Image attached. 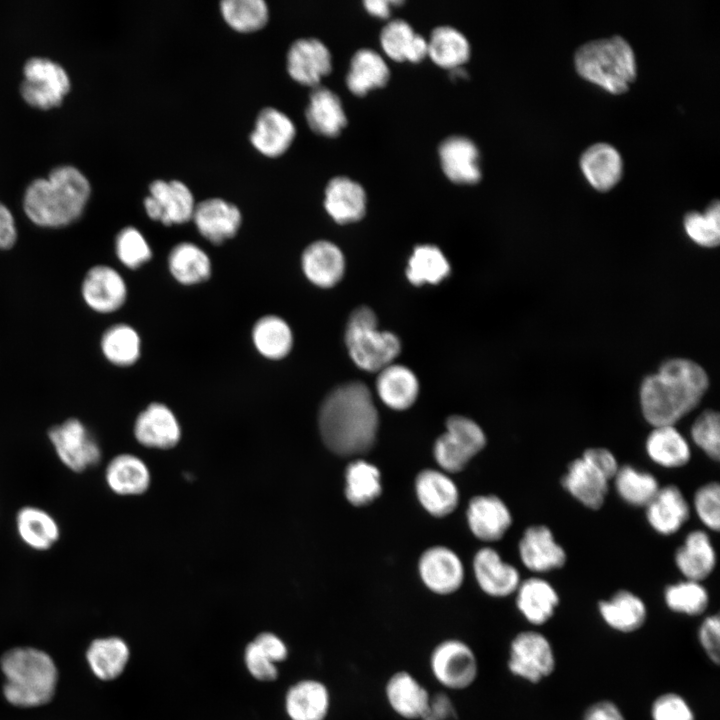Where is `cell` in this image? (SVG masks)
Instances as JSON below:
<instances>
[{
    "label": "cell",
    "mask_w": 720,
    "mask_h": 720,
    "mask_svg": "<svg viewBox=\"0 0 720 720\" xmlns=\"http://www.w3.org/2000/svg\"><path fill=\"white\" fill-rule=\"evenodd\" d=\"M244 662L248 672L259 681H273L278 676L276 664L253 641L245 648Z\"/></svg>",
    "instance_id": "56"
},
{
    "label": "cell",
    "mask_w": 720,
    "mask_h": 720,
    "mask_svg": "<svg viewBox=\"0 0 720 720\" xmlns=\"http://www.w3.org/2000/svg\"><path fill=\"white\" fill-rule=\"evenodd\" d=\"M325 445L341 456L368 452L378 430V412L369 388L360 381L341 384L323 400L318 416Z\"/></svg>",
    "instance_id": "1"
},
{
    "label": "cell",
    "mask_w": 720,
    "mask_h": 720,
    "mask_svg": "<svg viewBox=\"0 0 720 720\" xmlns=\"http://www.w3.org/2000/svg\"><path fill=\"white\" fill-rule=\"evenodd\" d=\"M253 642L275 664L288 657V648L284 641L271 632H263L256 636Z\"/></svg>",
    "instance_id": "60"
},
{
    "label": "cell",
    "mask_w": 720,
    "mask_h": 720,
    "mask_svg": "<svg viewBox=\"0 0 720 720\" xmlns=\"http://www.w3.org/2000/svg\"><path fill=\"white\" fill-rule=\"evenodd\" d=\"M419 574L427 589L441 596L457 592L464 581V569L459 557L443 546L424 551L419 560Z\"/></svg>",
    "instance_id": "14"
},
{
    "label": "cell",
    "mask_w": 720,
    "mask_h": 720,
    "mask_svg": "<svg viewBox=\"0 0 720 720\" xmlns=\"http://www.w3.org/2000/svg\"><path fill=\"white\" fill-rule=\"evenodd\" d=\"M432 692L410 670L393 671L383 685V697L389 710L402 720H422Z\"/></svg>",
    "instance_id": "12"
},
{
    "label": "cell",
    "mask_w": 720,
    "mask_h": 720,
    "mask_svg": "<svg viewBox=\"0 0 720 720\" xmlns=\"http://www.w3.org/2000/svg\"><path fill=\"white\" fill-rule=\"evenodd\" d=\"M134 435L144 446L167 449L178 443L181 429L171 409L162 403L154 402L136 418Z\"/></svg>",
    "instance_id": "22"
},
{
    "label": "cell",
    "mask_w": 720,
    "mask_h": 720,
    "mask_svg": "<svg viewBox=\"0 0 720 720\" xmlns=\"http://www.w3.org/2000/svg\"><path fill=\"white\" fill-rule=\"evenodd\" d=\"M305 116L310 129L326 137L338 136L347 123L338 95L319 85L310 93Z\"/></svg>",
    "instance_id": "31"
},
{
    "label": "cell",
    "mask_w": 720,
    "mask_h": 720,
    "mask_svg": "<svg viewBox=\"0 0 720 720\" xmlns=\"http://www.w3.org/2000/svg\"><path fill=\"white\" fill-rule=\"evenodd\" d=\"M345 476V495L352 505H368L381 494L380 472L376 466L358 459L348 465Z\"/></svg>",
    "instance_id": "47"
},
{
    "label": "cell",
    "mask_w": 720,
    "mask_h": 720,
    "mask_svg": "<svg viewBox=\"0 0 720 720\" xmlns=\"http://www.w3.org/2000/svg\"><path fill=\"white\" fill-rule=\"evenodd\" d=\"M69 89V77L59 64L38 57L26 62L21 94L31 106L40 109L58 106Z\"/></svg>",
    "instance_id": "11"
},
{
    "label": "cell",
    "mask_w": 720,
    "mask_h": 720,
    "mask_svg": "<svg viewBox=\"0 0 720 720\" xmlns=\"http://www.w3.org/2000/svg\"><path fill=\"white\" fill-rule=\"evenodd\" d=\"M284 705L290 720H326L331 712L332 694L323 681L305 678L288 688Z\"/></svg>",
    "instance_id": "18"
},
{
    "label": "cell",
    "mask_w": 720,
    "mask_h": 720,
    "mask_svg": "<svg viewBox=\"0 0 720 720\" xmlns=\"http://www.w3.org/2000/svg\"><path fill=\"white\" fill-rule=\"evenodd\" d=\"M664 599L671 611L689 616L702 614L709 603L708 592L701 582L688 579L667 586Z\"/></svg>",
    "instance_id": "50"
},
{
    "label": "cell",
    "mask_w": 720,
    "mask_h": 720,
    "mask_svg": "<svg viewBox=\"0 0 720 720\" xmlns=\"http://www.w3.org/2000/svg\"><path fill=\"white\" fill-rule=\"evenodd\" d=\"M324 207L339 224L356 222L365 215V191L359 183L348 177H334L326 186Z\"/></svg>",
    "instance_id": "28"
},
{
    "label": "cell",
    "mask_w": 720,
    "mask_h": 720,
    "mask_svg": "<svg viewBox=\"0 0 720 720\" xmlns=\"http://www.w3.org/2000/svg\"><path fill=\"white\" fill-rule=\"evenodd\" d=\"M90 185L72 166L55 168L47 179L30 184L24 196L28 218L42 227H63L77 220L89 199Z\"/></svg>",
    "instance_id": "3"
},
{
    "label": "cell",
    "mask_w": 720,
    "mask_h": 720,
    "mask_svg": "<svg viewBox=\"0 0 720 720\" xmlns=\"http://www.w3.org/2000/svg\"><path fill=\"white\" fill-rule=\"evenodd\" d=\"M5 676L3 693L8 702L19 707L48 703L54 696L57 669L52 658L35 648H13L0 660Z\"/></svg>",
    "instance_id": "4"
},
{
    "label": "cell",
    "mask_w": 720,
    "mask_h": 720,
    "mask_svg": "<svg viewBox=\"0 0 720 720\" xmlns=\"http://www.w3.org/2000/svg\"><path fill=\"white\" fill-rule=\"evenodd\" d=\"M574 65L583 79L615 95L628 91L637 75L634 51L618 35L581 45L575 52Z\"/></svg>",
    "instance_id": "5"
},
{
    "label": "cell",
    "mask_w": 720,
    "mask_h": 720,
    "mask_svg": "<svg viewBox=\"0 0 720 720\" xmlns=\"http://www.w3.org/2000/svg\"><path fill=\"white\" fill-rule=\"evenodd\" d=\"M345 343L353 362L369 372H379L392 364L401 350L395 334L378 330L376 314L367 306L358 307L350 314Z\"/></svg>",
    "instance_id": "6"
},
{
    "label": "cell",
    "mask_w": 720,
    "mask_h": 720,
    "mask_svg": "<svg viewBox=\"0 0 720 720\" xmlns=\"http://www.w3.org/2000/svg\"><path fill=\"white\" fill-rule=\"evenodd\" d=\"M485 444V434L476 422L453 415L446 421V432L434 444V457L445 471L460 472Z\"/></svg>",
    "instance_id": "8"
},
{
    "label": "cell",
    "mask_w": 720,
    "mask_h": 720,
    "mask_svg": "<svg viewBox=\"0 0 720 720\" xmlns=\"http://www.w3.org/2000/svg\"><path fill=\"white\" fill-rule=\"evenodd\" d=\"M555 665L552 645L543 634L525 630L510 640L507 669L514 677L536 684L552 674Z\"/></svg>",
    "instance_id": "9"
},
{
    "label": "cell",
    "mask_w": 720,
    "mask_h": 720,
    "mask_svg": "<svg viewBox=\"0 0 720 720\" xmlns=\"http://www.w3.org/2000/svg\"><path fill=\"white\" fill-rule=\"evenodd\" d=\"M608 479L582 457L573 460L562 477V485L582 505L597 510L604 504Z\"/></svg>",
    "instance_id": "29"
},
{
    "label": "cell",
    "mask_w": 720,
    "mask_h": 720,
    "mask_svg": "<svg viewBox=\"0 0 720 720\" xmlns=\"http://www.w3.org/2000/svg\"><path fill=\"white\" fill-rule=\"evenodd\" d=\"M684 228L687 235L700 246H717L720 241L719 201H712L703 213H687L684 217Z\"/></svg>",
    "instance_id": "51"
},
{
    "label": "cell",
    "mask_w": 720,
    "mask_h": 720,
    "mask_svg": "<svg viewBox=\"0 0 720 720\" xmlns=\"http://www.w3.org/2000/svg\"><path fill=\"white\" fill-rule=\"evenodd\" d=\"M613 479L618 495L632 506L646 507L660 488L652 474L631 465L619 467Z\"/></svg>",
    "instance_id": "48"
},
{
    "label": "cell",
    "mask_w": 720,
    "mask_h": 720,
    "mask_svg": "<svg viewBox=\"0 0 720 720\" xmlns=\"http://www.w3.org/2000/svg\"><path fill=\"white\" fill-rule=\"evenodd\" d=\"M376 390L389 408L404 410L416 401L419 383L408 367L392 363L378 372Z\"/></svg>",
    "instance_id": "34"
},
{
    "label": "cell",
    "mask_w": 720,
    "mask_h": 720,
    "mask_svg": "<svg viewBox=\"0 0 720 720\" xmlns=\"http://www.w3.org/2000/svg\"><path fill=\"white\" fill-rule=\"evenodd\" d=\"M220 11L225 22L242 33L262 29L269 18V9L263 0H224Z\"/></svg>",
    "instance_id": "49"
},
{
    "label": "cell",
    "mask_w": 720,
    "mask_h": 720,
    "mask_svg": "<svg viewBox=\"0 0 720 720\" xmlns=\"http://www.w3.org/2000/svg\"><path fill=\"white\" fill-rule=\"evenodd\" d=\"M519 555L524 566L536 573L559 569L567 560L565 550L545 525L526 528L519 542Z\"/></svg>",
    "instance_id": "19"
},
{
    "label": "cell",
    "mask_w": 720,
    "mask_h": 720,
    "mask_svg": "<svg viewBox=\"0 0 720 720\" xmlns=\"http://www.w3.org/2000/svg\"><path fill=\"white\" fill-rule=\"evenodd\" d=\"M380 43L386 55L398 62H420L428 53L427 40L416 34L409 23L400 19L384 26Z\"/></svg>",
    "instance_id": "40"
},
{
    "label": "cell",
    "mask_w": 720,
    "mask_h": 720,
    "mask_svg": "<svg viewBox=\"0 0 720 720\" xmlns=\"http://www.w3.org/2000/svg\"><path fill=\"white\" fill-rule=\"evenodd\" d=\"M473 567L479 588L493 598L510 596L521 582L518 570L504 562L498 552L489 547L476 553Z\"/></svg>",
    "instance_id": "21"
},
{
    "label": "cell",
    "mask_w": 720,
    "mask_h": 720,
    "mask_svg": "<svg viewBox=\"0 0 720 720\" xmlns=\"http://www.w3.org/2000/svg\"><path fill=\"white\" fill-rule=\"evenodd\" d=\"M167 262L173 278L185 286L207 281L212 273L209 255L200 246L188 241L173 246Z\"/></svg>",
    "instance_id": "37"
},
{
    "label": "cell",
    "mask_w": 720,
    "mask_h": 720,
    "mask_svg": "<svg viewBox=\"0 0 720 720\" xmlns=\"http://www.w3.org/2000/svg\"><path fill=\"white\" fill-rule=\"evenodd\" d=\"M17 239L15 221L10 210L0 203V249L11 248Z\"/></svg>",
    "instance_id": "62"
},
{
    "label": "cell",
    "mask_w": 720,
    "mask_h": 720,
    "mask_svg": "<svg viewBox=\"0 0 720 720\" xmlns=\"http://www.w3.org/2000/svg\"><path fill=\"white\" fill-rule=\"evenodd\" d=\"M580 169L589 184L600 192L612 189L623 175V160L618 150L608 143H595L583 151Z\"/></svg>",
    "instance_id": "26"
},
{
    "label": "cell",
    "mask_w": 720,
    "mask_h": 720,
    "mask_svg": "<svg viewBox=\"0 0 720 720\" xmlns=\"http://www.w3.org/2000/svg\"><path fill=\"white\" fill-rule=\"evenodd\" d=\"M515 593L518 611L533 625L546 623L559 604L557 591L548 581L539 577L521 581Z\"/></svg>",
    "instance_id": "32"
},
{
    "label": "cell",
    "mask_w": 720,
    "mask_h": 720,
    "mask_svg": "<svg viewBox=\"0 0 720 720\" xmlns=\"http://www.w3.org/2000/svg\"><path fill=\"white\" fill-rule=\"evenodd\" d=\"M416 493L422 506L433 516L450 514L458 504V490L444 473L426 469L416 477Z\"/></svg>",
    "instance_id": "35"
},
{
    "label": "cell",
    "mask_w": 720,
    "mask_h": 720,
    "mask_svg": "<svg viewBox=\"0 0 720 720\" xmlns=\"http://www.w3.org/2000/svg\"><path fill=\"white\" fill-rule=\"evenodd\" d=\"M694 508L700 521L709 529L720 528V486L717 482L707 483L694 494Z\"/></svg>",
    "instance_id": "54"
},
{
    "label": "cell",
    "mask_w": 720,
    "mask_h": 720,
    "mask_svg": "<svg viewBox=\"0 0 720 720\" xmlns=\"http://www.w3.org/2000/svg\"><path fill=\"white\" fill-rule=\"evenodd\" d=\"M457 709L451 694L444 691L432 692L429 706L422 720H456Z\"/></svg>",
    "instance_id": "59"
},
{
    "label": "cell",
    "mask_w": 720,
    "mask_h": 720,
    "mask_svg": "<svg viewBox=\"0 0 720 720\" xmlns=\"http://www.w3.org/2000/svg\"><path fill=\"white\" fill-rule=\"evenodd\" d=\"M16 531L21 541L30 549L43 552L51 549L60 538L56 519L37 506H23L15 517Z\"/></svg>",
    "instance_id": "30"
},
{
    "label": "cell",
    "mask_w": 720,
    "mask_h": 720,
    "mask_svg": "<svg viewBox=\"0 0 720 720\" xmlns=\"http://www.w3.org/2000/svg\"><path fill=\"white\" fill-rule=\"evenodd\" d=\"M129 647L119 637L94 640L87 650V660L93 673L101 680L120 676L129 660Z\"/></svg>",
    "instance_id": "43"
},
{
    "label": "cell",
    "mask_w": 720,
    "mask_h": 720,
    "mask_svg": "<svg viewBox=\"0 0 720 720\" xmlns=\"http://www.w3.org/2000/svg\"><path fill=\"white\" fill-rule=\"evenodd\" d=\"M251 338L255 349L269 360H281L291 351L293 332L280 316L268 314L254 323Z\"/></svg>",
    "instance_id": "38"
},
{
    "label": "cell",
    "mask_w": 720,
    "mask_h": 720,
    "mask_svg": "<svg viewBox=\"0 0 720 720\" xmlns=\"http://www.w3.org/2000/svg\"><path fill=\"white\" fill-rule=\"evenodd\" d=\"M101 350L112 364L127 367L137 362L141 354V339L138 332L128 324H116L102 335Z\"/></svg>",
    "instance_id": "46"
},
{
    "label": "cell",
    "mask_w": 720,
    "mask_h": 720,
    "mask_svg": "<svg viewBox=\"0 0 720 720\" xmlns=\"http://www.w3.org/2000/svg\"><path fill=\"white\" fill-rule=\"evenodd\" d=\"M49 441L60 462L75 473L96 466L102 457L99 443L76 418H69L48 431Z\"/></svg>",
    "instance_id": "10"
},
{
    "label": "cell",
    "mask_w": 720,
    "mask_h": 720,
    "mask_svg": "<svg viewBox=\"0 0 720 720\" xmlns=\"http://www.w3.org/2000/svg\"><path fill=\"white\" fill-rule=\"evenodd\" d=\"M301 267L305 277L315 286H335L345 272V258L337 245L328 240L309 244L301 255Z\"/></svg>",
    "instance_id": "23"
},
{
    "label": "cell",
    "mask_w": 720,
    "mask_h": 720,
    "mask_svg": "<svg viewBox=\"0 0 720 720\" xmlns=\"http://www.w3.org/2000/svg\"><path fill=\"white\" fill-rule=\"evenodd\" d=\"M105 480L118 495H137L146 491L150 474L146 464L132 454L115 456L106 466Z\"/></svg>",
    "instance_id": "41"
},
{
    "label": "cell",
    "mask_w": 720,
    "mask_h": 720,
    "mask_svg": "<svg viewBox=\"0 0 720 720\" xmlns=\"http://www.w3.org/2000/svg\"><path fill=\"white\" fill-rule=\"evenodd\" d=\"M708 384L705 370L697 363L681 358L666 361L641 384L644 418L653 427L674 425L698 405Z\"/></svg>",
    "instance_id": "2"
},
{
    "label": "cell",
    "mask_w": 720,
    "mask_h": 720,
    "mask_svg": "<svg viewBox=\"0 0 720 720\" xmlns=\"http://www.w3.org/2000/svg\"><path fill=\"white\" fill-rule=\"evenodd\" d=\"M400 1L366 0L363 2L367 12L375 17L387 18L390 14V5L400 4Z\"/></svg>",
    "instance_id": "63"
},
{
    "label": "cell",
    "mask_w": 720,
    "mask_h": 720,
    "mask_svg": "<svg viewBox=\"0 0 720 720\" xmlns=\"http://www.w3.org/2000/svg\"><path fill=\"white\" fill-rule=\"evenodd\" d=\"M582 720H625V717L617 704L601 700L585 710Z\"/></svg>",
    "instance_id": "61"
},
{
    "label": "cell",
    "mask_w": 720,
    "mask_h": 720,
    "mask_svg": "<svg viewBox=\"0 0 720 720\" xmlns=\"http://www.w3.org/2000/svg\"><path fill=\"white\" fill-rule=\"evenodd\" d=\"M295 135V125L285 113L266 107L257 116L250 141L261 154L275 158L288 150Z\"/></svg>",
    "instance_id": "20"
},
{
    "label": "cell",
    "mask_w": 720,
    "mask_h": 720,
    "mask_svg": "<svg viewBox=\"0 0 720 720\" xmlns=\"http://www.w3.org/2000/svg\"><path fill=\"white\" fill-rule=\"evenodd\" d=\"M645 508L648 523L662 535L677 532L690 515L689 504L682 491L672 484L660 487Z\"/></svg>",
    "instance_id": "27"
},
{
    "label": "cell",
    "mask_w": 720,
    "mask_h": 720,
    "mask_svg": "<svg viewBox=\"0 0 720 720\" xmlns=\"http://www.w3.org/2000/svg\"><path fill=\"white\" fill-rule=\"evenodd\" d=\"M698 638L708 658L718 664L720 660V620L718 614L705 618L699 628Z\"/></svg>",
    "instance_id": "57"
},
{
    "label": "cell",
    "mask_w": 720,
    "mask_h": 720,
    "mask_svg": "<svg viewBox=\"0 0 720 720\" xmlns=\"http://www.w3.org/2000/svg\"><path fill=\"white\" fill-rule=\"evenodd\" d=\"M427 44V55L435 64L443 68H458L470 56V46L466 37L450 26L435 28Z\"/></svg>",
    "instance_id": "44"
},
{
    "label": "cell",
    "mask_w": 720,
    "mask_h": 720,
    "mask_svg": "<svg viewBox=\"0 0 720 720\" xmlns=\"http://www.w3.org/2000/svg\"><path fill=\"white\" fill-rule=\"evenodd\" d=\"M85 303L99 313L120 309L127 298V285L121 274L108 265H96L88 270L82 283Z\"/></svg>",
    "instance_id": "15"
},
{
    "label": "cell",
    "mask_w": 720,
    "mask_h": 720,
    "mask_svg": "<svg viewBox=\"0 0 720 720\" xmlns=\"http://www.w3.org/2000/svg\"><path fill=\"white\" fill-rule=\"evenodd\" d=\"M467 520L472 533L487 542L501 539L512 524L510 510L495 495L472 498L467 509Z\"/></svg>",
    "instance_id": "24"
},
{
    "label": "cell",
    "mask_w": 720,
    "mask_h": 720,
    "mask_svg": "<svg viewBox=\"0 0 720 720\" xmlns=\"http://www.w3.org/2000/svg\"><path fill=\"white\" fill-rule=\"evenodd\" d=\"M195 206L191 190L178 180L153 181L144 200L147 215L166 226L192 220Z\"/></svg>",
    "instance_id": "13"
},
{
    "label": "cell",
    "mask_w": 720,
    "mask_h": 720,
    "mask_svg": "<svg viewBox=\"0 0 720 720\" xmlns=\"http://www.w3.org/2000/svg\"><path fill=\"white\" fill-rule=\"evenodd\" d=\"M331 68L329 49L318 39H298L288 50L287 71L294 81L302 85L318 86Z\"/></svg>",
    "instance_id": "17"
},
{
    "label": "cell",
    "mask_w": 720,
    "mask_h": 720,
    "mask_svg": "<svg viewBox=\"0 0 720 720\" xmlns=\"http://www.w3.org/2000/svg\"><path fill=\"white\" fill-rule=\"evenodd\" d=\"M675 563L679 571L688 580L701 582L714 570L716 553L708 534L694 530L675 553Z\"/></svg>",
    "instance_id": "33"
},
{
    "label": "cell",
    "mask_w": 720,
    "mask_h": 720,
    "mask_svg": "<svg viewBox=\"0 0 720 720\" xmlns=\"http://www.w3.org/2000/svg\"><path fill=\"white\" fill-rule=\"evenodd\" d=\"M582 458L608 480L613 479L619 469L614 454L603 447H592L584 451Z\"/></svg>",
    "instance_id": "58"
},
{
    "label": "cell",
    "mask_w": 720,
    "mask_h": 720,
    "mask_svg": "<svg viewBox=\"0 0 720 720\" xmlns=\"http://www.w3.org/2000/svg\"><path fill=\"white\" fill-rule=\"evenodd\" d=\"M450 273V264L437 246L422 244L414 248L408 260L406 276L416 286L437 284Z\"/></svg>",
    "instance_id": "45"
},
{
    "label": "cell",
    "mask_w": 720,
    "mask_h": 720,
    "mask_svg": "<svg viewBox=\"0 0 720 720\" xmlns=\"http://www.w3.org/2000/svg\"><path fill=\"white\" fill-rule=\"evenodd\" d=\"M645 449L649 458L665 468H679L691 457L686 438L674 425L655 426L648 435Z\"/></svg>",
    "instance_id": "39"
},
{
    "label": "cell",
    "mask_w": 720,
    "mask_h": 720,
    "mask_svg": "<svg viewBox=\"0 0 720 720\" xmlns=\"http://www.w3.org/2000/svg\"><path fill=\"white\" fill-rule=\"evenodd\" d=\"M713 410L702 412L691 427L693 442L714 460L720 457V419Z\"/></svg>",
    "instance_id": "53"
},
{
    "label": "cell",
    "mask_w": 720,
    "mask_h": 720,
    "mask_svg": "<svg viewBox=\"0 0 720 720\" xmlns=\"http://www.w3.org/2000/svg\"><path fill=\"white\" fill-rule=\"evenodd\" d=\"M389 76V68L377 52L360 49L351 59L346 85L353 94L364 96L370 90L385 86Z\"/></svg>",
    "instance_id": "42"
},
{
    "label": "cell",
    "mask_w": 720,
    "mask_h": 720,
    "mask_svg": "<svg viewBox=\"0 0 720 720\" xmlns=\"http://www.w3.org/2000/svg\"><path fill=\"white\" fill-rule=\"evenodd\" d=\"M427 668L440 690L449 694L469 690L480 674V662L475 649L467 640L458 636L439 639L431 647Z\"/></svg>",
    "instance_id": "7"
},
{
    "label": "cell",
    "mask_w": 720,
    "mask_h": 720,
    "mask_svg": "<svg viewBox=\"0 0 720 720\" xmlns=\"http://www.w3.org/2000/svg\"><path fill=\"white\" fill-rule=\"evenodd\" d=\"M598 610L604 622L621 633L639 630L647 618L643 600L628 590H619L611 598L600 601Z\"/></svg>",
    "instance_id": "36"
},
{
    "label": "cell",
    "mask_w": 720,
    "mask_h": 720,
    "mask_svg": "<svg viewBox=\"0 0 720 720\" xmlns=\"http://www.w3.org/2000/svg\"><path fill=\"white\" fill-rule=\"evenodd\" d=\"M439 157L443 172L452 182L475 184L481 179L479 151L464 136H451L441 142Z\"/></svg>",
    "instance_id": "25"
},
{
    "label": "cell",
    "mask_w": 720,
    "mask_h": 720,
    "mask_svg": "<svg viewBox=\"0 0 720 720\" xmlns=\"http://www.w3.org/2000/svg\"><path fill=\"white\" fill-rule=\"evenodd\" d=\"M118 260L127 268L137 269L148 262L153 255L144 235L135 227H125L115 239Z\"/></svg>",
    "instance_id": "52"
},
{
    "label": "cell",
    "mask_w": 720,
    "mask_h": 720,
    "mask_svg": "<svg viewBox=\"0 0 720 720\" xmlns=\"http://www.w3.org/2000/svg\"><path fill=\"white\" fill-rule=\"evenodd\" d=\"M192 220L199 234L219 245L238 233L242 215L233 203L222 198H209L196 204Z\"/></svg>",
    "instance_id": "16"
},
{
    "label": "cell",
    "mask_w": 720,
    "mask_h": 720,
    "mask_svg": "<svg viewBox=\"0 0 720 720\" xmlns=\"http://www.w3.org/2000/svg\"><path fill=\"white\" fill-rule=\"evenodd\" d=\"M652 720H695L693 710L679 694L668 692L658 696L651 706Z\"/></svg>",
    "instance_id": "55"
}]
</instances>
